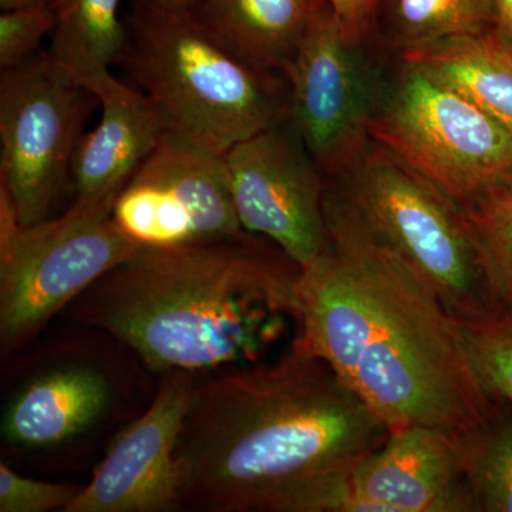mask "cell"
Segmentation results:
<instances>
[{
	"instance_id": "cell-27",
	"label": "cell",
	"mask_w": 512,
	"mask_h": 512,
	"mask_svg": "<svg viewBox=\"0 0 512 512\" xmlns=\"http://www.w3.org/2000/svg\"><path fill=\"white\" fill-rule=\"evenodd\" d=\"M55 0H0V9H18L26 6L50 5Z\"/></svg>"
},
{
	"instance_id": "cell-24",
	"label": "cell",
	"mask_w": 512,
	"mask_h": 512,
	"mask_svg": "<svg viewBox=\"0 0 512 512\" xmlns=\"http://www.w3.org/2000/svg\"><path fill=\"white\" fill-rule=\"evenodd\" d=\"M83 488L84 485L33 480L0 464V512H66Z\"/></svg>"
},
{
	"instance_id": "cell-28",
	"label": "cell",
	"mask_w": 512,
	"mask_h": 512,
	"mask_svg": "<svg viewBox=\"0 0 512 512\" xmlns=\"http://www.w3.org/2000/svg\"><path fill=\"white\" fill-rule=\"evenodd\" d=\"M160 2L165 3V5L180 6V8H190V6H194L198 0H160Z\"/></svg>"
},
{
	"instance_id": "cell-18",
	"label": "cell",
	"mask_w": 512,
	"mask_h": 512,
	"mask_svg": "<svg viewBox=\"0 0 512 512\" xmlns=\"http://www.w3.org/2000/svg\"><path fill=\"white\" fill-rule=\"evenodd\" d=\"M121 0H55L56 22L47 53L80 83L111 72L127 42Z\"/></svg>"
},
{
	"instance_id": "cell-15",
	"label": "cell",
	"mask_w": 512,
	"mask_h": 512,
	"mask_svg": "<svg viewBox=\"0 0 512 512\" xmlns=\"http://www.w3.org/2000/svg\"><path fill=\"white\" fill-rule=\"evenodd\" d=\"M109 379L84 363L43 370L10 399L3 414V439L13 446L45 448L92 427L109 407Z\"/></svg>"
},
{
	"instance_id": "cell-21",
	"label": "cell",
	"mask_w": 512,
	"mask_h": 512,
	"mask_svg": "<svg viewBox=\"0 0 512 512\" xmlns=\"http://www.w3.org/2000/svg\"><path fill=\"white\" fill-rule=\"evenodd\" d=\"M461 208L494 301L512 311V174Z\"/></svg>"
},
{
	"instance_id": "cell-12",
	"label": "cell",
	"mask_w": 512,
	"mask_h": 512,
	"mask_svg": "<svg viewBox=\"0 0 512 512\" xmlns=\"http://www.w3.org/2000/svg\"><path fill=\"white\" fill-rule=\"evenodd\" d=\"M195 384L191 373H165L153 403L114 440L66 512H158L180 507L175 453Z\"/></svg>"
},
{
	"instance_id": "cell-13",
	"label": "cell",
	"mask_w": 512,
	"mask_h": 512,
	"mask_svg": "<svg viewBox=\"0 0 512 512\" xmlns=\"http://www.w3.org/2000/svg\"><path fill=\"white\" fill-rule=\"evenodd\" d=\"M362 512H477L454 434L392 429L350 477Z\"/></svg>"
},
{
	"instance_id": "cell-14",
	"label": "cell",
	"mask_w": 512,
	"mask_h": 512,
	"mask_svg": "<svg viewBox=\"0 0 512 512\" xmlns=\"http://www.w3.org/2000/svg\"><path fill=\"white\" fill-rule=\"evenodd\" d=\"M101 107L99 124L77 143L70 170L73 202L111 205L167 128L150 99L111 72L80 83Z\"/></svg>"
},
{
	"instance_id": "cell-26",
	"label": "cell",
	"mask_w": 512,
	"mask_h": 512,
	"mask_svg": "<svg viewBox=\"0 0 512 512\" xmlns=\"http://www.w3.org/2000/svg\"><path fill=\"white\" fill-rule=\"evenodd\" d=\"M495 22L493 35L512 49V0H494Z\"/></svg>"
},
{
	"instance_id": "cell-16",
	"label": "cell",
	"mask_w": 512,
	"mask_h": 512,
	"mask_svg": "<svg viewBox=\"0 0 512 512\" xmlns=\"http://www.w3.org/2000/svg\"><path fill=\"white\" fill-rule=\"evenodd\" d=\"M326 0H198L195 13L249 66L282 74Z\"/></svg>"
},
{
	"instance_id": "cell-20",
	"label": "cell",
	"mask_w": 512,
	"mask_h": 512,
	"mask_svg": "<svg viewBox=\"0 0 512 512\" xmlns=\"http://www.w3.org/2000/svg\"><path fill=\"white\" fill-rule=\"evenodd\" d=\"M454 439L477 512H512V404L495 399L481 423Z\"/></svg>"
},
{
	"instance_id": "cell-3",
	"label": "cell",
	"mask_w": 512,
	"mask_h": 512,
	"mask_svg": "<svg viewBox=\"0 0 512 512\" xmlns=\"http://www.w3.org/2000/svg\"><path fill=\"white\" fill-rule=\"evenodd\" d=\"M302 268L241 237L141 247L82 295L80 313L154 372L269 362L301 335Z\"/></svg>"
},
{
	"instance_id": "cell-23",
	"label": "cell",
	"mask_w": 512,
	"mask_h": 512,
	"mask_svg": "<svg viewBox=\"0 0 512 512\" xmlns=\"http://www.w3.org/2000/svg\"><path fill=\"white\" fill-rule=\"evenodd\" d=\"M55 6H26L2 10L0 15V69L25 63L39 53L40 43L55 28Z\"/></svg>"
},
{
	"instance_id": "cell-11",
	"label": "cell",
	"mask_w": 512,
	"mask_h": 512,
	"mask_svg": "<svg viewBox=\"0 0 512 512\" xmlns=\"http://www.w3.org/2000/svg\"><path fill=\"white\" fill-rule=\"evenodd\" d=\"M224 157L244 231L268 238L301 268L325 254L326 183L288 121L242 141Z\"/></svg>"
},
{
	"instance_id": "cell-25",
	"label": "cell",
	"mask_w": 512,
	"mask_h": 512,
	"mask_svg": "<svg viewBox=\"0 0 512 512\" xmlns=\"http://www.w3.org/2000/svg\"><path fill=\"white\" fill-rule=\"evenodd\" d=\"M353 42H362L377 19L380 0H326Z\"/></svg>"
},
{
	"instance_id": "cell-17",
	"label": "cell",
	"mask_w": 512,
	"mask_h": 512,
	"mask_svg": "<svg viewBox=\"0 0 512 512\" xmlns=\"http://www.w3.org/2000/svg\"><path fill=\"white\" fill-rule=\"evenodd\" d=\"M403 59L421 64L476 101L512 136V49L493 32L450 40Z\"/></svg>"
},
{
	"instance_id": "cell-9",
	"label": "cell",
	"mask_w": 512,
	"mask_h": 512,
	"mask_svg": "<svg viewBox=\"0 0 512 512\" xmlns=\"http://www.w3.org/2000/svg\"><path fill=\"white\" fill-rule=\"evenodd\" d=\"M328 2L313 18L285 72L286 121L323 175L335 177L365 153L379 106L372 74Z\"/></svg>"
},
{
	"instance_id": "cell-8",
	"label": "cell",
	"mask_w": 512,
	"mask_h": 512,
	"mask_svg": "<svg viewBox=\"0 0 512 512\" xmlns=\"http://www.w3.org/2000/svg\"><path fill=\"white\" fill-rule=\"evenodd\" d=\"M96 97L40 50L0 74V187L19 224L50 218Z\"/></svg>"
},
{
	"instance_id": "cell-1",
	"label": "cell",
	"mask_w": 512,
	"mask_h": 512,
	"mask_svg": "<svg viewBox=\"0 0 512 512\" xmlns=\"http://www.w3.org/2000/svg\"><path fill=\"white\" fill-rule=\"evenodd\" d=\"M389 427L301 339L195 384L178 439L180 505L339 512L357 464Z\"/></svg>"
},
{
	"instance_id": "cell-5",
	"label": "cell",
	"mask_w": 512,
	"mask_h": 512,
	"mask_svg": "<svg viewBox=\"0 0 512 512\" xmlns=\"http://www.w3.org/2000/svg\"><path fill=\"white\" fill-rule=\"evenodd\" d=\"M326 184L363 225L433 289L451 315L500 308L485 278L463 208L380 148Z\"/></svg>"
},
{
	"instance_id": "cell-22",
	"label": "cell",
	"mask_w": 512,
	"mask_h": 512,
	"mask_svg": "<svg viewBox=\"0 0 512 512\" xmlns=\"http://www.w3.org/2000/svg\"><path fill=\"white\" fill-rule=\"evenodd\" d=\"M458 325L485 393L512 404V311L491 309Z\"/></svg>"
},
{
	"instance_id": "cell-7",
	"label": "cell",
	"mask_w": 512,
	"mask_h": 512,
	"mask_svg": "<svg viewBox=\"0 0 512 512\" xmlns=\"http://www.w3.org/2000/svg\"><path fill=\"white\" fill-rule=\"evenodd\" d=\"M370 137L458 205L512 174V136L487 111L419 63L403 59Z\"/></svg>"
},
{
	"instance_id": "cell-4",
	"label": "cell",
	"mask_w": 512,
	"mask_h": 512,
	"mask_svg": "<svg viewBox=\"0 0 512 512\" xmlns=\"http://www.w3.org/2000/svg\"><path fill=\"white\" fill-rule=\"evenodd\" d=\"M117 66L154 104L167 133L210 153L286 121L278 76L259 72L202 23L194 6L133 0Z\"/></svg>"
},
{
	"instance_id": "cell-2",
	"label": "cell",
	"mask_w": 512,
	"mask_h": 512,
	"mask_svg": "<svg viewBox=\"0 0 512 512\" xmlns=\"http://www.w3.org/2000/svg\"><path fill=\"white\" fill-rule=\"evenodd\" d=\"M329 247L299 276V339L392 429L458 434L494 407L456 316L326 187Z\"/></svg>"
},
{
	"instance_id": "cell-19",
	"label": "cell",
	"mask_w": 512,
	"mask_h": 512,
	"mask_svg": "<svg viewBox=\"0 0 512 512\" xmlns=\"http://www.w3.org/2000/svg\"><path fill=\"white\" fill-rule=\"evenodd\" d=\"M377 18L404 56L493 32L495 6L494 0H380Z\"/></svg>"
},
{
	"instance_id": "cell-6",
	"label": "cell",
	"mask_w": 512,
	"mask_h": 512,
	"mask_svg": "<svg viewBox=\"0 0 512 512\" xmlns=\"http://www.w3.org/2000/svg\"><path fill=\"white\" fill-rule=\"evenodd\" d=\"M111 210V205L73 202L60 217L23 227L9 192L0 187L3 348H20L141 248L117 227Z\"/></svg>"
},
{
	"instance_id": "cell-10",
	"label": "cell",
	"mask_w": 512,
	"mask_h": 512,
	"mask_svg": "<svg viewBox=\"0 0 512 512\" xmlns=\"http://www.w3.org/2000/svg\"><path fill=\"white\" fill-rule=\"evenodd\" d=\"M117 227L140 247L168 248L241 237L225 157L165 133L117 195Z\"/></svg>"
}]
</instances>
